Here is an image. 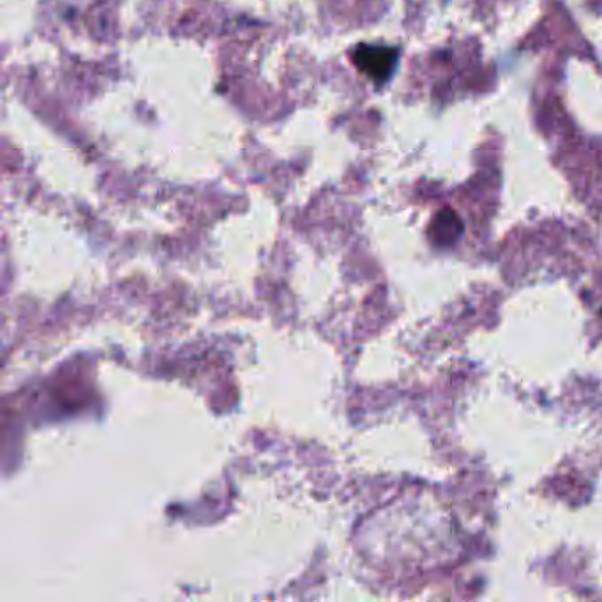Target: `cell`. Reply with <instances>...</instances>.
<instances>
[{
  "mask_svg": "<svg viewBox=\"0 0 602 602\" xmlns=\"http://www.w3.org/2000/svg\"><path fill=\"white\" fill-rule=\"evenodd\" d=\"M396 62L398 50L389 46L361 45L354 52L355 66L377 82H384L392 75Z\"/></svg>",
  "mask_w": 602,
  "mask_h": 602,
  "instance_id": "6da1fadb",
  "label": "cell"
}]
</instances>
